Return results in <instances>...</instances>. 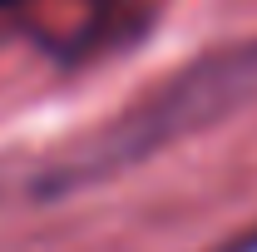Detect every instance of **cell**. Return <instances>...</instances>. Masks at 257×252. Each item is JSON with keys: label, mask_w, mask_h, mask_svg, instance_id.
<instances>
[{"label": "cell", "mask_w": 257, "mask_h": 252, "mask_svg": "<svg viewBox=\"0 0 257 252\" xmlns=\"http://www.w3.org/2000/svg\"><path fill=\"white\" fill-rule=\"evenodd\" d=\"M252 99H257V45L203 55L188 69H178L173 79H163L159 89H149L139 104H128L119 119L94 129L79 149L55 158L40 173V193H69L84 183H99L198 129L223 124L227 114H237Z\"/></svg>", "instance_id": "obj_1"}]
</instances>
